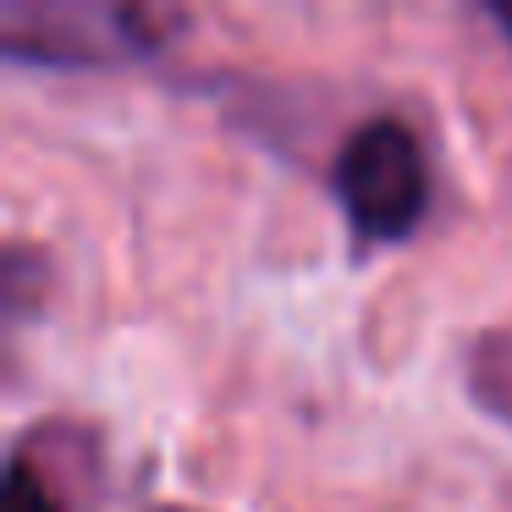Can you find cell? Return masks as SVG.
Masks as SVG:
<instances>
[{"instance_id":"obj_1","label":"cell","mask_w":512,"mask_h":512,"mask_svg":"<svg viewBox=\"0 0 512 512\" xmlns=\"http://www.w3.org/2000/svg\"><path fill=\"white\" fill-rule=\"evenodd\" d=\"M331 188L342 215L353 221L358 237L369 243H397L419 226L424 204H430V177H424L419 138L391 116L353 127L336 149Z\"/></svg>"},{"instance_id":"obj_2","label":"cell","mask_w":512,"mask_h":512,"mask_svg":"<svg viewBox=\"0 0 512 512\" xmlns=\"http://www.w3.org/2000/svg\"><path fill=\"white\" fill-rule=\"evenodd\" d=\"M0 45L12 61L39 67H89L149 45L138 12H72V6H6Z\"/></svg>"},{"instance_id":"obj_3","label":"cell","mask_w":512,"mask_h":512,"mask_svg":"<svg viewBox=\"0 0 512 512\" xmlns=\"http://www.w3.org/2000/svg\"><path fill=\"white\" fill-rule=\"evenodd\" d=\"M0 512H61V501L50 496V485L34 474L28 457H12L6 463V501H0Z\"/></svg>"},{"instance_id":"obj_4","label":"cell","mask_w":512,"mask_h":512,"mask_svg":"<svg viewBox=\"0 0 512 512\" xmlns=\"http://www.w3.org/2000/svg\"><path fill=\"white\" fill-rule=\"evenodd\" d=\"M490 23H496V28H501V34H507V39H512V6H490Z\"/></svg>"},{"instance_id":"obj_5","label":"cell","mask_w":512,"mask_h":512,"mask_svg":"<svg viewBox=\"0 0 512 512\" xmlns=\"http://www.w3.org/2000/svg\"><path fill=\"white\" fill-rule=\"evenodd\" d=\"M155 512H188V507H155Z\"/></svg>"}]
</instances>
